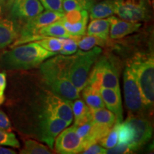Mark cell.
<instances>
[{"label": "cell", "mask_w": 154, "mask_h": 154, "mask_svg": "<svg viewBox=\"0 0 154 154\" xmlns=\"http://www.w3.org/2000/svg\"><path fill=\"white\" fill-rule=\"evenodd\" d=\"M74 55H57L41 63L40 72L43 81L51 92L68 100H75L80 97L69 79V68Z\"/></svg>", "instance_id": "cell-1"}, {"label": "cell", "mask_w": 154, "mask_h": 154, "mask_svg": "<svg viewBox=\"0 0 154 154\" xmlns=\"http://www.w3.org/2000/svg\"><path fill=\"white\" fill-rule=\"evenodd\" d=\"M56 54L44 49L36 42H29L4 52L0 59V66L8 70H27L35 68Z\"/></svg>", "instance_id": "cell-2"}, {"label": "cell", "mask_w": 154, "mask_h": 154, "mask_svg": "<svg viewBox=\"0 0 154 154\" xmlns=\"http://www.w3.org/2000/svg\"><path fill=\"white\" fill-rule=\"evenodd\" d=\"M134 72L140 94L143 109L151 110L154 102V59L153 54H136L128 61Z\"/></svg>", "instance_id": "cell-3"}, {"label": "cell", "mask_w": 154, "mask_h": 154, "mask_svg": "<svg viewBox=\"0 0 154 154\" xmlns=\"http://www.w3.org/2000/svg\"><path fill=\"white\" fill-rule=\"evenodd\" d=\"M101 51V48L94 47L86 51L79 50L74 54V59L69 68V79L79 92L87 84L90 69L98 60Z\"/></svg>", "instance_id": "cell-4"}, {"label": "cell", "mask_w": 154, "mask_h": 154, "mask_svg": "<svg viewBox=\"0 0 154 154\" xmlns=\"http://www.w3.org/2000/svg\"><path fill=\"white\" fill-rule=\"evenodd\" d=\"M96 62L89 73L86 85L99 90L101 87H105L121 91L118 71L111 60L103 56Z\"/></svg>", "instance_id": "cell-5"}, {"label": "cell", "mask_w": 154, "mask_h": 154, "mask_svg": "<svg viewBox=\"0 0 154 154\" xmlns=\"http://www.w3.org/2000/svg\"><path fill=\"white\" fill-rule=\"evenodd\" d=\"M63 13L57 12L49 10H46L32 17L26 22L19 34L18 38L11 44V48L29 42H36L48 36H39L38 35V31L51 23L59 20L62 18Z\"/></svg>", "instance_id": "cell-6"}, {"label": "cell", "mask_w": 154, "mask_h": 154, "mask_svg": "<svg viewBox=\"0 0 154 154\" xmlns=\"http://www.w3.org/2000/svg\"><path fill=\"white\" fill-rule=\"evenodd\" d=\"M114 14L124 20L134 22L148 21L151 18L149 0H112Z\"/></svg>", "instance_id": "cell-7"}, {"label": "cell", "mask_w": 154, "mask_h": 154, "mask_svg": "<svg viewBox=\"0 0 154 154\" xmlns=\"http://www.w3.org/2000/svg\"><path fill=\"white\" fill-rule=\"evenodd\" d=\"M68 122L42 111L38 119V135L42 141L53 149L54 142L62 131L69 126Z\"/></svg>", "instance_id": "cell-8"}, {"label": "cell", "mask_w": 154, "mask_h": 154, "mask_svg": "<svg viewBox=\"0 0 154 154\" xmlns=\"http://www.w3.org/2000/svg\"><path fill=\"white\" fill-rule=\"evenodd\" d=\"M133 130V139L128 146L131 151H137L147 143L152 137V128L151 122L140 115L130 113L125 121Z\"/></svg>", "instance_id": "cell-9"}, {"label": "cell", "mask_w": 154, "mask_h": 154, "mask_svg": "<svg viewBox=\"0 0 154 154\" xmlns=\"http://www.w3.org/2000/svg\"><path fill=\"white\" fill-rule=\"evenodd\" d=\"M125 102L130 113L136 114L143 109L140 91L136 76L131 68L126 65L124 73Z\"/></svg>", "instance_id": "cell-10"}, {"label": "cell", "mask_w": 154, "mask_h": 154, "mask_svg": "<svg viewBox=\"0 0 154 154\" xmlns=\"http://www.w3.org/2000/svg\"><path fill=\"white\" fill-rule=\"evenodd\" d=\"M42 111L63 119L69 124L73 121L72 101L61 97L51 91H47L44 94Z\"/></svg>", "instance_id": "cell-11"}, {"label": "cell", "mask_w": 154, "mask_h": 154, "mask_svg": "<svg viewBox=\"0 0 154 154\" xmlns=\"http://www.w3.org/2000/svg\"><path fill=\"white\" fill-rule=\"evenodd\" d=\"M57 137L55 150L58 153L76 154L84 151L82 140L76 134L75 125L64 128Z\"/></svg>", "instance_id": "cell-12"}, {"label": "cell", "mask_w": 154, "mask_h": 154, "mask_svg": "<svg viewBox=\"0 0 154 154\" xmlns=\"http://www.w3.org/2000/svg\"><path fill=\"white\" fill-rule=\"evenodd\" d=\"M43 11L39 0H13L11 14L15 18L27 21Z\"/></svg>", "instance_id": "cell-13"}, {"label": "cell", "mask_w": 154, "mask_h": 154, "mask_svg": "<svg viewBox=\"0 0 154 154\" xmlns=\"http://www.w3.org/2000/svg\"><path fill=\"white\" fill-rule=\"evenodd\" d=\"M100 94L104 104L109 110L114 113L116 123L123 122V109L121 91L110 88L101 87Z\"/></svg>", "instance_id": "cell-14"}, {"label": "cell", "mask_w": 154, "mask_h": 154, "mask_svg": "<svg viewBox=\"0 0 154 154\" xmlns=\"http://www.w3.org/2000/svg\"><path fill=\"white\" fill-rule=\"evenodd\" d=\"M110 22L109 34L111 38H121L139 29L141 26L140 22H134L124 19L117 18L116 17H109Z\"/></svg>", "instance_id": "cell-15"}, {"label": "cell", "mask_w": 154, "mask_h": 154, "mask_svg": "<svg viewBox=\"0 0 154 154\" xmlns=\"http://www.w3.org/2000/svg\"><path fill=\"white\" fill-rule=\"evenodd\" d=\"M18 36V31L14 23L0 17V49L12 44Z\"/></svg>", "instance_id": "cell-16"}, {"label": "cell", "mask_w": 154, "mask_h": 154, "mask_svg": "<svg viewBox=\"0 0 154 154\" xmlns=\"http://www.w3.org/2000/svg\"><path fill=\"white\" fill-rule=\"evenodd\" d=\"M110 22L109 19H92L87 28V34L96 36L103 41H106L109 35Z\"/></svg>", "instance_id": "cell-17"}, {"label": "cell", "mask_w": 154, "mask_h": 154, "mask_svg": "<svg viewBox=\"0 0 154 154\" xmlns=\"http://www.w3.org/2000/svg\"><path fill=\"white\" fill-rule=\"evenodd\" d=\"M90 19H104L115 13L114 5L112 0H103L98 3H94L88 9Z\"/></svg>", "instance_id": "cell-18"}, {"label": "cell", "mask_w": 154, "mask_h": 154, "mask_svg": "<svg viewBox=\"0 0 154 154\" xmlns=\"http://www.w3.org/2000/svg\"><path fill=\"white\" fill-rule=\"evenodd\" d=\"M82 91L83 92L84 102L89 108L90 110L93 111L105 108L104 102L102 99L99 89L86 85Z\"/></svg>", "instance_id": "cell-19"}, {"label": "cell", "mask_w": 154, "mask_h": 154, "mask_svg": "<svg viewBox=\"0 0 154 154\" xmlns=\"http://www.w3.org/2000/svg\"><path fill=\"white\" fill-rule=\"evenodd\" d=\"M72 111L74 117V125L76 126L92 119L91 110L84 101L81 99H77L72 103Z\"/></svg>", "instance_id": "cell-20"}, {"label": "cell", "mask_w": 154, "mask_h": 154, "mask_svg": "<svg viewBox=\"0 0 154 154\" xmlns=\"http://www.w3.org/2000/svg\"><path fill=\"white\" fill-rule=\"evenodd\" d=\"M38 35L48 37H70L72 36L67 32L60 20L44 26L38 31Z\"/></svg>", "instance_id": "cell-21"}, {"label": "cell", "mask_w": 154, "mask_h": 154, "mask_svg": "<svg viewBox=\"0 0 154 154\" xmlns=\"http://www.w3.org/2000/svg\"><path fill=\"white\" fill-rule=\"evenodd\" d=\"M92 120L94 122L105 125L112 128L116 123V116L112 111L109 109H99L91 111Z\"/></svg>", "instance_id": "cell-22"}, {"label": "cell", "mask_w": 154, "mask_h": 154, "mask_svg": "<svg viewBox=\"0 0 154 154\" xmlns=\"http://www.w3.org/2000/svg\"><path fill=\"white\" fill-rule=\"evenodd\" d=\"M59 20L62 23L67 32L72 36H83L86 34L88 17H86V18L81 20L80 22L74 23V24H70V23L66 22V21L63 20L61 18Z\"/></svg>", "instance_id": "cell-23"}, {"label": "cell", "mask_w": 154, "mask_h": 154, "mask_svg": "<svg viewBox=\"0 0 154 154\" xmlns=\"http://www.w3.org/2000/svg\"><path fill=\"white\" fill-rule=\"evenodd\" d=\"M20 153L22 154H51V152L47 146L34 140H26L24 147Z\"/></svg>", "instance_id": "cell-24"}, {"label": "cell", "mask_w": 154, "mask_h": 154, "mask_svg": "<svg viewBox=\"0 0 154 154\" xmlns=\"http://www.w3.org/2000/svg\"><path fill=\"white\" fill-rule=\"evenodd\" d=\"M117 126L118 131L119 142L118 144H124L128 146L133 139V130L128 124L126 122L115 123Z\"/></svg>", "instance_id": "cell-25"}, {"label": "cell", "mask_w": 154, "mask_h": 154, "mask_svg": "<svg viewBox=\"0 0 154 154\" xmlns=\"http://www.w3.org/2000/svg\"><path fill=\"white\" fill-rule=\"evenodd\" d=\"M76 43L78 47L83 51H88L95 47L96 45H103L105 41L96 36L87 34V36H81Z\"/></svg>", "instance_id": "cell-26"}, {"label": "cell", "mask_w": 154, "mask_h": 154, "mask_svg": "<svg viewBox=\"0 0 154 154\" xmlns=\"http://www.w3.org/2000/svg\"><path fill=\"white\" fill-rule=\"evenodd\" d=\"M36 42L44 49L51 52H59L62 47V42L60 37H47Z\"/></svg>", "instance_id": "cell-27"}, {"label": "cell", "mask_w": 154, "mask_h": 154, "mask_svg": "<svg viewBox=\"0 0 154 154\" xmlns=\"http://www.w3.org/2000/svg\"><path fill=\"white\" fill-rule=\"evenodd\" d=\"M113 126V127L109 132V134L99 141L100 145L107 149L114 147L115 146L118 144L119 142L118 131H117L116 124H114Z\"/></svg>", "instance_id": "cell-28"}, {"label": "cell", "mask_w": 154, "mask_h": 154, "mask_svg": "<svg viewBox=\"0 0 154 154\" xmlns=\"http://www.w3.org/2000/svg\"><path fill=\"white\" fill-rule=\"evenodd\" d=\"M0 146H9L11 147L19 148L20 143L14 133L7 131L0 128Z\"/></svg>", "instance_id": "cell-29"}, {"label": "cell", "mask_w": 154, "mask_h": 154, "mask_svg": "<svg viewBox=\"0 0 154 154\" xmlns=\"http://www.w3.org/2000/svg\"><path fill=\"white\" fill-rule=\"evenodd\" d=\"M86 17H88V11L86 9H82V10H72L64 13L61 19L70 24H74L80 22Z\"/></svg>", "instance_id": "cell-30"}, {"label": "cell", "mask_w": 154, "mask_h": 154, "mask_svg": "<svg viewBox=\"0 0 154 154\" xmlns=\"http://www.w3.org/2000/svg\"><path fill=\"white\" fill-rule=\"evenodd\" d=\"M62 42V47L59 51L61 54L71 55L76 53L78 50L76 42L72 37H60Z\"/></svg>", "instance_id": "cell-31"}, {"label": "cell", "mask_w": 154, "mask_h": 154, "mask_svg": "<svg viewBox=\"0 0 154 154\" xmlns=\"http://www.w3.org/2000/svg\"><path fill=\"white\" fill-rule=\"evenodd\" d=\"M39 2L46 10L57 11L64 14L62 7L63 0H39Z\"/></svg>", "instance_id": "cell-32"}, {"label": "cell", "mask_w": 154, "mask_h": 154, "mask_svg": "<svg viewBox=\"0 0 154 154\" xmlns=\"http://www.w3.org/2000/svg\"><path fill=\"white\" fill-rule=\"evenodd\" d=\"M92 124H93V121L91 119V120L86 121V122L79 125V126H76V134L82 139V143L87 139L90 131H91Z\"/></svg>", "instance_id": "cell-33"}, {"label": "cell", "mask_w": 154, "mask_h": 154, "mask_svg": "<svg viewBox=\"0 0 154 154\" xmlns=\"http://www.w3.org/2000/svg\"><path fill=\"white\" fill-rule=\"evenodd\" d=\"M63 10L64 13L72 10H82V6L78 0H63Z\"/></svg>", "instance_id": "cell-34"}, {"label": "cell", "mask_w": 154, "mask_h": 154, "mask_svg": "<svg viewBox=\"0 0 154 154\" xmlns=\"http://www.w3.org/2000/svg\"><path fill=\"white\" fill-rule=\"evenodd\" d=\"M82 153L84 154H105L106 153V149L97 143H94L88 146L82 151Z\"/></svg>", "instance_id": "cell-35"}, {"label": "cell", "mask_w": 154, "mask_h": 154, "mask_svg": "<svg viewBox=\"0 0 154 154\" xmlns=\"http://www.w3.org/2000/svg\"><path fill=\"white\" fill-rule=\"evenodd\" d=\"M0 128L7 131H11V124L10 121L6 113L0 110Z\"/></svg>", "instance_id": "cell-36"}, {"label": "cell", "mask_w": 154, "mask_h": 154, "mask_svg": "<svg viewBox=\"0 0 154 154\" xmlns=\"http://www.w3.org/2000/svg\"><path fill=\"white\" fill-rule=\"evenodd\" d=\"M132 153L127 145L124 144H117L111 149H106V153Z\"/></svg>", "instance_id": "cell-37"}, {"label": "cell", "mask_w": 154, "mask_h": 154, "mask_svg": "<svg viewBox=\"0 0 154 154\" xmlns=\"http://www.w3.org/2000/svg\"><path fill=\"white\" fill-rule=\"evenodd\" d=\"M6 86H7V75L5 72H0V106L5 101Z\"/></svg>", "instance_id": "cell-38"}, {"label": "cell", "mask_w": 154, "mask_h": 154, "mask_svg": "<svg viewBox=\"0 0 154 154\" xmlns=\"http://www.w3.org/2000/svg\"><path fill=\"white\" fill-rule=\"evenodd\" d=\"M16 151L10 149H7L0 146V154H16Z\"/></svg>", "instance_id": "cell-39"}, {"label": "cell", "mask_w": 154, "mask_h": 154, "mask_svg": "<svg viewBox=\"0 0 154 154\" xmlns=\"http://www.w3.org/2000/svg\"><path fill=\"white\" fill-rule=\"evenodd\" d=\"M2 12V0H0V16Z\"/></svg>", "instance_id": "cell-40"}]
</instances>
